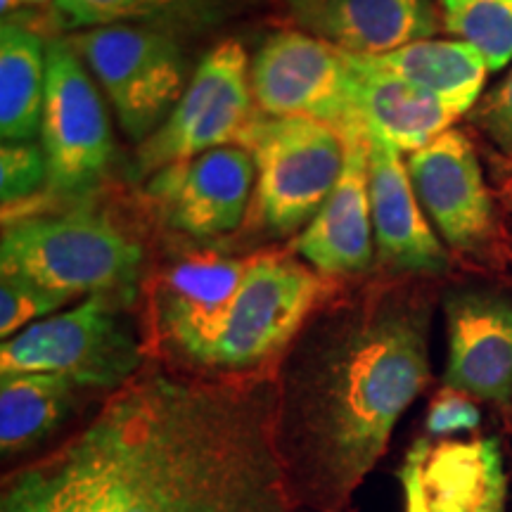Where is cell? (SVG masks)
<instances>
[{"label":"cell","mask_w":512,"mask_h":512,"mask_svg":"<svg viewBox=\"0 0 512 512\" xmlns=\"http://www.w3.org/2000/svg\"><path fill=\"white\" fill-rule=\"evenodd\" d=\"M467 117L498 150L512 157V67L503 81L477 100Z\"/></svg>","instance_id":"f1b7e54d"},{"label":"cell","mask_w":512,"mask_h":512,"mask_svg":"<svg viewBox=\"0 0 512 512\" xmlns=\"http://www.w3.org/2000/svg\"><path fill=\"white\" fill-rule=\"evenodd\" d=\"M110 98L121 131L143 143L174 112L188 88L178 36L140 24H112L67 36Z\"/></svg>","instance_id":"8992f818"},{"label":"cell","mask_w":512,"mask_h":512,"mask_svg":"<svg viewBox=\"0 0 512 512\" xmlns=\"http://www.w3.org/2000/svg\"><path fill=\"white\" fill-rule=\"evenodd\" d=\"M249 86L266 117L323 121L342 133L356 126L347 53L306 31L268 36L249 64Z\"/></svg>","instance_id":"30bf717a"},{"label":"cell","mask_w":512,"mask_h":512,"mask_svg":"<svg viewBox=\"0 0 512 512\" xmlns=\"http://www.w3.org/2000/svg\"><path fill=\"white\" fill-rule=\"evenodd\" d=\"M259 114L245 48L235 38H226L197 64L174 112L138 145L131 174L145 181L216 147L245 145Z\"/></svg>","instance_id":"ba28073f"},{"label":"cell","mask_w":512,"mask_h":512,"mask_svg":"<svg viewBox=\"0 0 512 512\" xmlns=\"http://www.w3.org/2000/svg\"><path fill=\"white\" fill-rule=\"evenodd\" d=\"M102 406L114 512H297L273 437V373L209 380L150 361Z\"/></svg>","instance_id":"7a4b0ae2"},{"label":"cell","mask_w":512,"mask_h":512,"mask_svg":"<svg viewBox=\"0 0 512 512\" xmlns=\"http://www.w3.org/2000/svg\"><path fill=\"white\" fill-rule=\"evenodd\" d=\"M368 185L380 264L387 271L403 275H439L448 271V252L427 221L401 152L370 136Z\"/></svg>","instance_id":"2e32d148"},{"label":"cell","mask_w":512,"mask_h":512,"mask_svg":"<svg viewBox=\"0 0 512 512\" xmlns=\"http://www.w3.org/2000/svg\"><path fill=\"white\" fill-rule=\"evenodd\" d=\"M143 247L95 209L27 214L5 221L0 273H17L67 297L133 304Z\"/></svg>","instance_id":"277c9868"},{"label":"cell","mask_w":512,"mask_h":512,"mask_svg":"<svg viewBox=\"0 0 512 512\" xmlns=\"http://www.w3.org/2000/svg\"><path fill=\"white\" fill-rule=\"evenodd\" d=\"M299 31L349 55H387L444 27L439 0H302L290 5Z\"/></svg>","instance_id":"e0dca14e"},{"label":"cell","mask_w":512,"mask_h":512,"mask_svg":"<svg viewBox=\"0 0 512 512\" xmlns=\"http://www.w3.org/2000/svg\"><path fill=\"white\" fill-rule=\"evenodd\" d=\"M86 387L50 373H0V456H31L81 411Z\"/></svg>","instance_id":"d6986e66"},{"label":"cell","mask_w":512,"mask_h":512,"mask_svg":"<svg viewBox=\"0 0 512 512\" xmlns=\"http://www.w3.org/2000/svg\"><path fill=\"white\" fill-rule=\"evenodd\" d=\"M479 425H482L479 403L456 389L441 387L427 408L425 437L463 439L467 434H475Z\"/></svg>","instance_id":"83f0119b"},{"label":"cell","mask_w":512,"mask_h":512,"mask_svg":"<svg viewBox=\"0 0 512 512\" xmlns=\"http://www.w3.org/2000/svg\"><path fill=\"white\" fill-rule=\"evenodd\" d=\"M0 512H57V470L53 453L5 472Z\"/></svg>","instance_id":"4316f807"},{"label":"cell","mask_w":512,"mask_h":512,"mask_svg":"<svg viewBox=\"0 0 512 512\" xmlns=\"http://www.w3.org/2000/svg\"><path fill=\"white\" fill-rule=\"evenodd\" d=\"M69 302L74 299L53 287L17 273H0V337L10 339L36 320L62 311V306Z\"/></svg>","instance_id":"d4e9b609"},{"label":"cell","mask_w":512,"mask_h":512,"mask_svg":"<svg viewBox=\"0 0 512 512\" xmlns=\"http://www.w3.org/2000/svg\"><path fill=\"white\" fill-rule=\"evenodd\" d=\"M256 166V207L275 235H292L313 221L342 176L347 145L323 121L259 114L245 145Z\"/></svg>","instance_id":"52a82bcc"},{"label":"cell","mask_w":512,"mask_h":512,"mask_svg":"<svg viewBox=\"0 0 512 512\" xmlns=\"http://www.w3.org/2000/svg\"><path fill=\"white\" fill-rule=\"evenodd\" d=\"M53 453L57 512H114V434L105 406Z\"/></svg>","instance_id":"603a6c76"},{"label":"cell","mask_w":512,"mask_h":512,"mask_svg":"<svg viewBox=\"0 0 512 512\" xmlns=\"http://www.w3.org/2000/svg\"><path fill=\"white\" fill-rule=\"evenodd\" d=\"M347 145L342 176L313 221L292 242V252L325 278L366 273L373 266V211L368 185V133H342Z\"/></svg>","instance_id":"9a60e30c"},{"label":"cell","mask_w":512,"mask_h":512,"mask_svg":"<svg viewBox=\"0 0 512 512\" xmlns=\"http://www.w3.org/2000/svg\"><path fill=\"white\" fill-rule=\"evenodd\" d=\"M46 67L41 147L48 162V190L83 197L110 169V119L93 74L67 38L48 41Z\"/></svg>","instance_id":"9c48e42d"},{"label":"cell","mask_w":512,"mask_h":512,"mask_svg":"<svg viewBox=\"0 0 512 512\" xmlns=\"http://www.w3.org/2000/svg\"><path fill=\"white\" fill-rule=\"evenodd\" d=\"M377 67L415 83L432 93L453 112L467 114L482 98L486 72H491L486 57L467 41H427L411 43L394 53L370 57Z\"/></svg>","instance_id":"44dd1931"},{"label":"cell","mask_w":512,"mask_h":512,"mask_svg":"<svg viewBox=\"0 0 512 512\" xmlns=\"http://www.w3.org/2000/svg\"><path fill=\"white\" fill-rule=\"evenodd\" d=\"M38 3H53V0H0V10H3V15H8V12H15L17 8H22V5H38Z\"/></svg>","instance_id":"f546056e"},{"label":"cell","mask_w":512,"mask_h":512,"mask_svg":"<svg viewBox=\"0 0 512 512\" xmlns=\"http://www.w3.org/2000/svg\"><path fill=\"white\" fill-rule=\"evenodd\" d=\"M48 41L5 19L0 27V136L3 143H31L41 133L46 102Z\"/></svg>","instance_id":"7402d4cb"},{"label":"cell","mask_w":512,"mask_h":512,"mask_svg":"<svg viewBox=\"0 0 512 512\" xmlns=\"http://www.w3.org/2000/svg\"><path fill=\"white\" fill-rule=\"evenodd\" d=\"M406 166L415 195L441 240L456 252H482L494 238V202L465 133L448 128L408 155Z\"/></svg>","instance_id":"4fadbf2b"},{"label":"cell","mask_w":512,"mask_h":512,"mask_svg":"<svg viewBox=\"0 0 512 512\" xmlns=\"http://www.w3.org/2000/svg\"><path fill=\"white\" fill-rule=\"evenodd\" d=\"M238 0H53L57 31H88L112 24H140L169 34H200L233 12Z\"/></svg>","instance_id":"ffe728a7"},{"label":"cell","mask_w":512,"mask_h":512,"mask_svg":"<svg viewBox=\"0 0 512 512\" xmlns=\"http://www.w3.org/2000/svg\"><path fill=\"white\" fill-rule=\"evenodd\" d=\"M432 302L373 285L313 311L273 368V437L297 512H354L432 380Z\"/></svg>","instance_id":"6da1fadb"},{"label":"cell","mask_w":512,"mask_h":512,"mask_svg":"<svg viewBox=\"0 0 512 512\" xmlns=\"http://www.w3.org/2000/svg\"><path fill=\"white\" fill-rule=\"evenodd\" d=\"M287 5H297V3H302V0H285Z\"/></svg>","instance_id":"4dcf8cb0"},{"label":"cell","mask_w":512,"mask_h":512,"mask_svg":"<svg viewBox=\"0 0 512 512\" xmlns=\"http://www.w3.org/2000/svg\"><path fill=\"white\" fill-rule=\"evenodd\" d=\"M356 126L370 138L413 155L448 131L458 114L432 93L377 67L370 57L349 55Z\"/></svg>","instance_id":"ac0fdd59"},{"label":"cell","mask_w":512,"mask_h":512,"mask_svg":"<svg viewBox=\"0 0 512 512\" xmlns=\"http://www.w3.org/2000/svg\"><path fill=\"white\" fill-rule=\"evenodd\" d=\"M147 363L150 344L140 339L128 304L110 297H86L0 344V373L62 375L105 396L136 380Z\"/></svg>","instance_id":"5b68a950"},{"label":"cell","mask_w":512,"mask_h":512,"mask_svg":"<svg viewBox=\"0 0 512 512\" xmlns=\"http://www.w3.org/2000/svg\"><path fill=\"white\" fill-rule=\"evenodd\" d=\"M332 290L330 278L287 256L200 254L159 278L150 302V344L159 363L185 375H271Z\"/></svg>","instance_id":"3957f363"},{"label":"cell","mask_w":512,"mask_h":512,"mask_svg":"<svg viewBox=\"0 0 512 512\" xmlns=\"http://www.w3.org/2000/svg\"><path fill=\"white\" fill-rule=\"evenodd\" d=\"M41 190H48V162L41 145L3 143L0 147V200L3 211L27 204Z\"/></svg>","instance_id":"484cf974"},{"label":"cell","mask_w":512,"mask_h":512,"mask_svg":"<svg viewBox=\"0 0 512 512\" xmlns=\"http://www.w3.org/2000/svg\"><path fill=\"white\" fill-rule=\"evenodd\" d=\"M444 27L472 43L491 72L512 60V0H439Z\"/></svg>","instance_id":"cb8c5ba5"},{"label":"cell","mask_w":512,"mask_h":512,"mask_svg":"<svg viewBox=\"0 0 512 512\" xmlns=\"http://www.w3.org/2000/svg\"><path fill=\"white\" fill-rule=\"evenodd\" d=\"M403 512H508L510 477L498 437H418L396 467Z\"/></svg>","instance_id":"8fae6325"},{"label":"cell","mask_w":512,"mask_h":512,"mask_svg":"<svg viewBox=\"0 0 512 512\" xmlns=\"http://www.w3.org/2000/svg\"><path fill=\"white\" fill-rule=\"evenodd\" d=\"M254 178L252 152L242 145H223L159 171L147 183V192L171 228L207 240L240 228Z\"/></svg>","instance_id":"5bb4252c"},{"label":"cell","mask_w":512,"mask_h":512,"mask_svg":"<svg viewBox=\"0 0 512 512\" xmlns=\"http://www.w3.org/2000/svg\"><path fill=\"white\" fill-rule=\"evenodd\" d=\"M441 306L448 344L441 387L489 403L512 420V292L453 287Z\"/></svg>","instance_id":"7c38bea8"}]
</instances>
